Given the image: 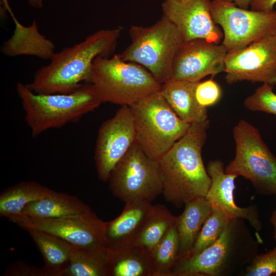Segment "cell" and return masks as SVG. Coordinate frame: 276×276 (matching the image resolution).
Instances as JSON below:
<instances>
[{"label":"cell","instance_id":"obj_1","mask_svg":"<svg viewBox=\"0 0 276 276\" xmlns=\"http://www.w3.org/2000/svg\"><path fill=\"white\" fill-rule=\"evenodd\" d=\"M210 122L190 125L186 133L158 161L166 200L177 208L205 197L211 179L202 157Z\"/></svg>","mask_w":276,"mask_h":276},{"label":"cell","instance_id":"obj_2","mask_svg":"<svg viewBox=\"0 0 276 276\" xmlns=\"http://www.w3.org/2000/svg\"><path fill=\"white\" fill-rule=\"evenodd\" d=\"M122 31L118 27L100 30L72 47L54 53L51 61L40 67L27 86L38 94L70 93L88 82L94 60L98 56L109 57L116 49Z\"/></svg>","mask_w":276,"mask_h":276},{"label":"cell","instance_id":"obj_3","mask_svg":"<svg viewBox=\"0 0 276 276\" xmlns=\"http://www.w3.org/2000/svg\"><path fill=\"white\" fill-rule=\"evenodd\" d=\"M245 221L230 218L219 238L198 254L179 262L172 276H229L242 272L259 249V241Z\"/></svg>","mask_w":276,"mask_h":276},{"label":"cell","instance_id":"obj_4","mask_svg":"<svg viewBox=\"0 0 276 276\" xmlns=\"http://www.w3.org/2000/svg\"><path fill=\"white\" fill-rule=\"evenodd\" d=\"M16 90L31 135L36 137L53 128L76 122L102 103L90 83L67 94H38L18 82Z\"/></svg>","mask_w":276,"mask_h":276},{"label":"cell","instance_id":"obj_5","mask_svg":"<svg viewBox=\"0 0 276 276\" xmlns=\"http://www.w3.org/2000/svg\"><path fill=\"white\" fill-rule=\"evenodd\" d=\"M88 82L92 84L102 103L129 106L160 91L162 86L146 68L123 60L119 54L96 58Z\"/></svg>","mask_w":276,"mask_h":276},{"label":"cell","instance_id":"obj_6","mask_svg":"<svg viewBox=\"0 0 276 276\" xmlns=\"http://www.w3.org/2000/svg\"><path fill=\"white\" fill-rule=\"evenodd\" d=\"M131 43L120 55L125 61L146 68L161 84L172 80V65L183 38L165 16L149 27L132 26Z\"/></svg>","mask_w":276,"mask_h":276},{"label":"cell","instance_id":"obj_7","mask_svg":"<svg viewBox=\"0 0 276 276\" xmlns=\"http://www.w3.org/2000/svg\"><path fill=\"white\" fill-rule=\"evenodd\" d=\"M135 140L147 155L158 161L187 132L191 124L180 120L160 91L129 106Z\"/></svg>","mask_w":276,"mask_h":276},{"label":"cell","instance_id":"obj_8","mask_svg":"<svg viewBox=\"0 0 276 276\" xmlns=\"http://www.w3.org/2000/svg\"><path fill=\"white\" fill-rule=\"evenodd\" d=\"M233 134L235 155L225 172L249 180L259 194L276 196V157L259 130L241 120L234 127Z\"/></svg>","mask_w":276,"mask_h":276},{"label":"cell","instance_id":"obj_9","mask_svg":"<svg viewBox=\"0 0 276 276\" xmlns=\"http://www.w3.org/2000/svg\"><path fill=\"white\" fill-rule=\"evenodd\" d=\"M112 195L125 202L151 203L163 192L157 161L135 140L112 170L108 180Z\"/></svg>","mask_w":276,"mask_h":276},{"label":"cell","instance_id":"obj_10","mask_svg":"<svg viewBox=\"0 0 276 276\" xmlns=\"http://www.w3.org/2000/svg\"><path fill=\"white\" fill-rule=\"evenodd\" d=\"M211 14L223 33L222 44L227 52L245 48L264 38L276 35V10L244 9L223 0L211 2Z\"/></svg>","mask_w":276,"mask_h":276},{"label":"cell","instance_id":"obj_11","mask_svg":"<svg viewBox=\"0 0 276 276\" xmlns=\"http://www.w3.org/2000/svg\"><path fill=\"white\" fill-rule=\"evenodd\" d=\"M224 72L229 84L247 81L276 86V35L227 52Z\"/></svg>","mask_w":276,"mask_h":276},{"label":"cell","instance_id":"obj_12","mask_svg":"<svg viewBox=\"0 0 276 276\" xmlns=\"http://www.w3.org/2000/svg\"><path fill=\"white\" fill-rule=\"evenodd\" d=\"M135 140L130 108L122 105L112 117L102 123L98 130L94 160L101 181H108L112 170Z\"/></svg>","mask_w":276,"mask_h":276},{"label":"cell","instance_id":"obj_13","mask_svg":"<svg viewBox=\"0 0 276 276\" xmlns=\"http://www.w3.org/2000/svg\"><path fill=\"white\" fill-rule=\"evenodd\" d=\"M227 53L222 43L203 39L184 42L174 58L172 79L199 82L208 75L224 72Z\"/></svg>","mask_w":276,"mask_h":276},{"label":"cell","instance_id":"obj_14","mask_svg":"<svg viewBox=\"0 0 276 276\" xmlns=\"http://www.w3.org/2000/svg\"><path fill=\"white\" fill-rule=\"evenodd\" d=\"M211 0H165L162 3L163 15L177 28L184 42L203 39L220 43L223 33L214 21Z\"/></svg>","mask_w":276,"mask_h":276},{"label":"cell","instance_id":"obj_15","mask_svg":"<svg viewBox=\"0 0 276 276\" xmlns=\"http://www.w3.org/2000/svg\"><path fill=\"white\" fill-rule=\"evenodd\" d=\"M9 220L26 231L35 229L44 232L79 248L93 249L104 246L105 222L99 217L84 219L15 217L9 218Z\"/></svg>","mask_w":276,"mask_h":276},{"label":"cell","instance_id":"obj_16","mask_svg":"<svg viewBox=\"0 0 276 276\" xmlns=\"http://www.w3.org/2000/svg\"><path fill=\"white\" fill-rule=\"evenodd\" d=\"M206 169L211 179V184L205 198L211 206L229 218H241L247 221L256 231H260L262 223L257 206L250 205L241 208L235 202V180L238 176L226 173L223 163L219 159L210 160Z\"/></svg>","mask_w":276,"mask_h":276},{"label":"cell","instance_id":"obj_17","mask_svg":"<svg viewBox=\"0 0 276 276\" xmlns=\"http://www.w3.org/2000/svg\"><path fill=\"white\" fill-rule=\"evenodd\" d=\"M154 205L144 201L125 203L121 214L105 222L104 243L108 252H113L135 243Z\"/></svg>","mask_w":276,"mask_h":276},{"label":"cell","instance_id":"obj_18","mask_svg":"<svg viewBox=\"0 0 276 276\" xmlns=\"http://www.w3.org/2000/svg\"><path fill=\"white\" fill-rule=\"evenodd\" d=\"M15 217L84 219L98 218L88 205L76 196L54 190L48 196L28 204L19 215Z\"/></svg>","mask_w":276,"mask_h":276},{"label":"cell","instance_id":"obj_19","mask_svg":"<svg viewBox=\"0 0 276 276\" xmlns=\"http://www.w3.org/2000/svg\"><path fill=\"white\" fill-rule=\"evenodd\" d=\"M199 82L172 79L162 84V95L178 118L187 123L208 119L207 108L200 105L196 97Z\"/></svg>","mask_w":276,"mask_h":276},{"label":"cell","instance_id":"obj_20","mask_svg":"<svg viewBox=\"0 0 276 276\" xmlns=\"http://www.w3.org/2000/svg\"><path fill=\"white\" fill-rule=\"evenodd\" d=\"M211 210L212 206L205 197L198 198L186 203L182 213L177 216L176 227L179 242V263L189 257Z\"/></svg>","mask_w":276,"mask_h":276},{"label":"cell","instance_id":"obj_21","mask_svg":"<svg viewBox=\"0 0 276 276\" xmlns=\"http://www.w3.org/2000/svg\"><path fill=\"white\" fill-rule=\"evenodd\" d=\"M26 231L42 255L47 276H64L74 245L44 232L35 229Z\"/></svg>","mask_w":276,"mask_h":276},{"label":"cell","instance_id":"obj_22","mask_svg":"<svg viewBox=\"0 0 276 276\" xmlns=\"http://www.w3.org/2000/svg\"><path fill=\"white\" fill-rule=\"evenodd\" d=\"M109 252L108 276H152L150 252L133 244Z\"/></svg>","mask_w":276,"mask_h":276},{"label":"cell","instance_id":"obj_23","mask_svg":"<svg viewBox=\"0 0 276 276\" xmlns=\"http://www.w3.org/2000/svg\"><path fill=\"white\" fill-rule=\"evenodd\" d=\"M53 191L34 181H23L6 188L0 194V217L19 215L29 203L48 196Z\"/></svg>","mask_w":276,"mask_h":276},{"label":"cell","instance_id":"obj_24","mask_svg":"<svg viewBox=\"0 0 276 276\" xmlns=\"http://www.w3.org/2000/svg\"><path fill=\"white\" fill-rule=\"evenodd\" d=\"M109 258L104 246L93 249L74 246L64 276H108Z\"/></svg>","mask_w":276,"mask_h":276},{"label":"cell","instance_id":"obj_25","mask_svg":"<svg viewBox=\"0 0 276 276\" xmlns=\"http://www.w3.org/2000/svg\"><path fill=\"white\" fill-rule=\"evenodd\" d=\"M152 276H172L180 260L176 224L150 252Z\"/></svg>","mask_w":276,"mask_h":276},{"label":"cell","instance_id":"obj_26","mask_svg":"<svg viewBox=\"0 0 276 276\" xmlns=\"http://www.w3.org/2000/svg\"><path fill=\"white\" fill-rule=\"evenodd\" d=\"M174 216L164 205L156 204L134 244L151 252L176 222Z\"/></svg>","mask_w":276,"mask_h":276},{"label":"cell","instance_id":"obj_27","mask_svg":"<svg viewBox=\"0 0 276 276\" xmlns=\"http://www.w3.org/2000/svg\"><path fill=\"white\" fill-rule=\"evenodd\" d=\"M230 218L220 211L212 207L211 212L186 259L198 254L213 244L224 232Z\"/></svg>","mask_w":276,"mask_h":276},{"label":"cell","instance_id":"obj_28","mask_svg":"<svg viewBox=\"0 0 276 276\" xmlns=\"http://www.w3.org/2000/svg\"><path fill=\"white\" fill-rule=\"evenodd\" d=\"M273 87L263 83L244 101V107L252 111L276 115V94Z\"/></svg>","mask_w":276,"mask_h":276},{"label":"cell","instance_id":"obj_29","mask_svg":"<svg viewBox=\"0 0 276 276\" xmlns=\"http://www.w3.org/2000/svg\"><path fill=\"white\" fill-rule=\"evenodd\" d=\"M245 276L276 275V246L262 254H258L246 267Z\"/></svg>","mask_w":276,"mask_h":276},{"label":"cell","instance_id":"obj_30","mask_svg":"<svg viewBox=\"0 0 276 276\" xmlns=\"http://www.w3.org/2000/svg\"><path fill=\"white\" fill-rule=\"evenodd\" d=\"M221 95V87L212 78L203 82L200 81L196 89L197 101L200 105L206 108L217 103Z\"/></svg>","mask_w":276,"mask_h":276},{"label":"cell","instance_id":"obj_31","mask_svg":"<svg viewBox=\"0 0 276 276\" xmlns=\"http://www.w3.org/2000/svg\"><path fill=\"white\" fill-rule=\"evenodd\" d=\"M5 276H47L43 268H38L22 261L16 262L8 266L3 274Z\"/></svg>","mask_w":276,"mask_h":276},{"label":"cell","instance_id":"obj_32","mask_svg":"<svg viewBox=\"0 0 276 276\" xmlns=\"http://www.w3.org/2000/svg\"><path fill=\"white\" fill-rule=\"evenodd\" d=\"M276 0H254L251 10L258 11H267L273 10Z\"/></svg>","mask_w":276,"mask_h":276},{"label":"cell","instance_id":"obj_33","mask_svg":"<svg viewBox=\"0 0 276 276\" xmlns=\"http://www.w3.org/2000/svg\"><path fill=\"white\" fill-rule=\"evenodd\" d=\"M235 3L239 8L248 9L249 6H251L254 0H223Z\"/></svg>","mask_w":276,"mask_h":276},{"label":"cell","instance_id":"obj_34","mask_svg":"<svg viewBox=\"0 0 276 276\" xmlns=\"http://www.w3.org/2000/svg\"><path fill=\"white\" fill-rule=\"evenodd\" d=\"M270 221L273 228V236L276 242V209L272 212Z\"/></svg>","mask_w":276,"mask_h":276},{"label":"cell","instance_id":"obj_35","mask_svg":"<svg viewBox=\"0 0 276 276\" xmlns=\"http://www.w3.org/2000/svg\"><path fill=\"white\" fill-rule=\"evenodd\" d=\"M43 0H28L29 4L35 8H41L42 7Z\"/></svg>","mask_w":276,"mask_h":276},{"label":"cell","instance_id":"obj_36","mask_svg":"<svg viewBox=\"0 0 276 276\" xmlns=\"http://www.w3.org/2000/svg\"><path fill=\"white\" fill-rule=\"evenodd\" d=\"M180 1H182V2H186V1H187L188 0H180Z\"/></svg>","mask_w":276,"mask_h":276}]
</instances>
